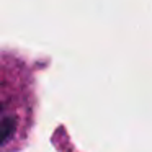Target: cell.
<instances>
[{
    "instance_id": "obj_1",
    "label": "cell",
    "mask_w": 152,
    "mask_h": 152,
    "mask_svg": "<svg viewBox=\"0 0 152 152\" xmlns=\"http://www.w3.org/2000/svg\"><path fill=\"white\" fill-rule=\"evenodd\" d=\"M61 152H75V151H72V149H67V151H61Z\"/></svg>"
}]
</instances>
